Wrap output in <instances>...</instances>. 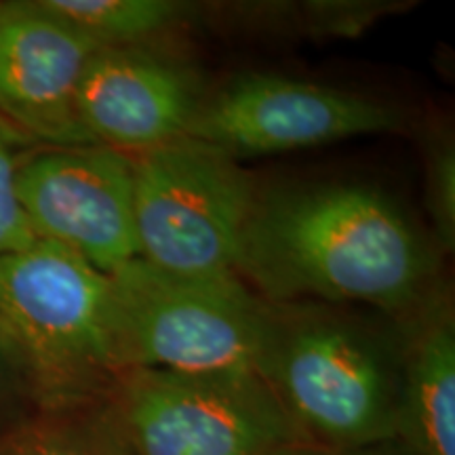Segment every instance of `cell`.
Here are the masks:
<instances>
[{
	"instance_id": "cell-1",
	"label": "cell",
	"mask_w": 455,
	"mask_h": 455,
	"mask_svg": "<svg viewBox=\"0 0 455 455\" xmlns=\"http://www.w3.org/2000/svg\"><path fill=\"white\" fill-rule=\"evenodd\" d=\"M236 275L270 304L308 298L409 312L428 293L435 255L401 207L369 186L261 192L244 226Z\"/></svg>"
},
{
	"instance_id": "cell-2",
	"label": "cell",
	"mask_w": 455,
	"mask_h": 455,
	"mask_svg": "<svg viewBox=\"0 0 455 455\" xmlns=\"http://www.w3.org/2000/svg\"><path fill=\"white\" fill-rule=\"evenodd\" d=\"M266 304L255 373L304 439L356 449L396 436L401 375L384 339L327 306Z\"/></svg>"
},
{
	"instance_id": "cell-3",
	"label": "cell",
	"mask_w": 455,
	"mask_h": 455,
	"mask_svg": "<svg viewBox=\"0 0 455 455\" xmlns=\"http://www.w3.org/2000/svg\"><path fill=\"white\" fill-rule=\"evenodd\" d=\"M0 325L41 379L47 405L110 388L123 371L110 278L38 238L0 258Z\"/></svg>"
},
{
	"instance_id": "cell-4",
	"label": "cell",
	"mask_w": 455,
	"mask_h": 455,
	"mask_svg": "<svg viewBox=\"0 0 455 455\" xmlns=\"http://www.w3.org/2000/svg\"><path fill=\"white\" fill-rule=\"evenodd\" d=\"M108 278L123 371L255 373L268 304L238 276L171 275L138 258Z\"/></svg>"
},
{
	"instance_id": "cell-5",
	"label": "cell",
	"mask_w": 455,
	"mask_h": 455,
	"mask_svg": "<svg viewBox=\"0 0 455 455\" xmlns=\"http://www.w3.org/2000/svg\"><path fill=\"white\" fill-rule=\"evenodd\" d=\"M110 395V430L131 455H264L308 443L253 371L133 367Z\"/></svg>"
},
{
	"instance_id": "cell-6",
	"label": "cell",
	"mask_w": 455,
	"mask_h": 455,
	"mask_svg": "<svg viewBox=\"0 0 455 455\" xmlns=\"http://www.w3.org/2000/svg\"><path fill=\"white\" fill-rule=\"evenodd\" d=\"M140 258L171 275L238 276L259 190L236 158L195 138L131 156Z\"/></svg>"
},
{
	"instance_id": "cell-7",
	"label": "cell",
	"mask_w": 455,
	"mask_h": 455,
	"mask_svg": "<svg viewBox=\"0 0 455 455\" xmlns=\"http://www.w3.org/2000/svg\"><path fill=\"white\" fill-rule=\"evenodd\" d=\"M17 195L34 235L101 275L140 258L133 161L124 152L100 144L30 152L17 171Z\"/></svg>"
},
{
	"instance_id": "cell-8",
	"label": "cell",
	"mask_w": 455,
	"mask_h": 455,
	"mask_svg": "<svg viewBox=\"0 0 455 455\" xmlns=\"http://www.w3.org/2000/svg\"><path fill=\"white\" fill-rule=\"evenodd\" d=\"M401 114L348 91L272 74H244L201 98L188 138L232 158L327 146L401 129Z\"/></svg>"
},
{
	"instance_id": "cell-9",
	"label": "cell",
	"mask_w": 455,
	"mask_h": 455,
	"mask_svg": "<svg viewBox=\"0 0 455 455\" xmlns=\"http://www.w3.org/2000/svg\"><path fill=\"white\" fill-rule=\"evenodd\" d=\"M100 47L43 0L0 3V118L47 148L93 144L78 118L76 95Z\"/></svg>"
},
{
	"instance_id": "cell-10",
	"label": "cell",
	"mask_w": 455,
	"mask_h": 455,
	"mask_svg": "<svg viewBox=\"0 0 455 455\" xmlns=\"http://www.w3.org/2000/svg\"><path fill=\"white\" fill-rule=\"evenodd\" d=\"M201 98L186 70L144 47H100L78 84L76 110L93 144L133 156L184 138Z\"/></svg>"
},
{
	"instance_id": "cell-11",
	"label": "cell",
	"mask_w": 455,
	"mask_h": 455,
	"mask_svg": "<svg viewBox=\"0 0 455 455\" xmlns=\"http://www.w3.org/2000/svg\"><path fill=\"white\" fill-rule=\"evenodd\" d=\"M396 435L418 455H455V325L449 310L428 318L401 373Z\"/></svg>"
},
{
	"instance_id": "cell-12",
	"label": "cell",
	"mask_w": 455,
	"mask_h": 455,
	"mask_svg": "<svg viewBox=\"0 0 455 455\" xmlns=\"http://www.w3.org/2000/svg\"><path fill=\"white\" fill-rule=\"evenodd\" d=\"M43 4L101 47H138L184 13V7L171 0H43Z\"/></svg>"
},
{
	"instance_id": "cell-13",
	"label": "cell",
	"mask_w": 455,
	"mask_h": 455,
	"mask_svg": "<svg viewBox=\"0 0 455 455\" xmlns=\"http://www.w3.org/2000/svg\"><path fill=\"white\" fill-rule=\"evenodd\" d=\"M44 407L47 398L30 358L0 325V451L30 430Z\"/></svg>"
},
{
	"instance_id": "cell-14",
	"label": "cell",
	"mask_w": 455,
	"mask_h": 455,
	"mask_svg": "<svg viewBox=\"0 0 455 455\" xmlns=\"http://www.w3.org/2000/svg\"><path fill=\"white\" fill-rule=\"evenodd\" d=\"M24 135L0 118V258L24 251L38 241L17 195V171L24 155L17 152Z\"/></svg>"
},
{
	"instance_id": "cell-15",
	"label": "cell",
	"mask_w": 455,
	"mask_h": 455,
	"mask_svg": "<svg viewBox=\"0 0 455 455\" xmlns=\"http://www.w3.org/2000/svg\"><path fill=\"white\" fill-rule=\"evenodd\" d=\"M455 158L451 150H441L430 169V204L436 230L445 247H453L455 235Z\"/></svg>"
},
{
	"instance_id": "cell-16",
	"label": "cell",
	"mask_w": 455,
	"mask_h": 455,
	"mask_svg": "<svg viewBox=\"0 0 455 455\" xmlns=\"http://www.w3.org/2000/svg\"><path fill=\"white\" fill-rule=\"evenodd\" d=\"M0 455H93L81 443L61 439V436H41V439H20L4 447Z\"/></svg>"
},
{
	"instance_id": "cell-17",
	"label": "cell",
	"mask_w": 455,
	"mask_h": 455,
	"mask_svg": "<svg viewBox=\"0 0 455 455\" xmlns=\"http://www.w3.org/2000/svg\"><path fill=\"white\" fill-rule=\"evenodd\" d=\"M264 455H358V453H352L350 449L315 447L312 443H289V445H281Z\"/></svg>"
}]
</instances>
